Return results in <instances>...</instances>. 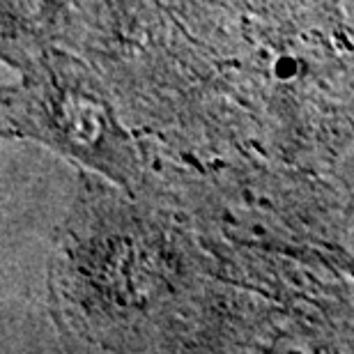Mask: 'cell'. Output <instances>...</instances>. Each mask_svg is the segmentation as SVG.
Instances as JSON below:
<instances>
[{
    "mask_svg": "<svg viewBox=\"0 0 354 354\" xmlns=\"http://www.w3.org/2000/svg\"><path fill=\"white\" fill-rule=\"evenodd\" d=\"M21 88V106H14L19 113L12 111V122L21 127L24 136L46 140L48 145L60 147L86 164L88 143L81 124L97 140L104 138L124 145V136L113 122L109 104L104 102L99 88L92 86L81 69L67 67L65 58L39 65L37 72L26 76Z\"/></svg>",
    "mask_w": 354,
    "mask_h": 354,
    "instance_id": "cell-1",
    "label": "cell"
}]
</instances>
